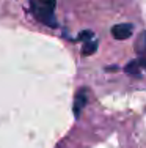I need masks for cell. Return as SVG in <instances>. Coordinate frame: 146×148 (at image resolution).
I'll return each instance as SVG.
<instances>
[{"mask_svg": "<svg viewBox=\"0 0 146 148\" xmlns=\"http://www.w3.org/2000/svg\"><path fill=\"white\" fill-rule=\"evenodd\" d=\"M137 52H138V62H140L141 68L146 69V33L140 35V40L137 43Z\"/></svg>", "mask_w": 146, "mask_h": 148, "instance_id": "277c9868", "label": "cell"}, {"mask_svg": "<svg viewBox=\"0 0 146 148\" xmlns=\"http://www.w3.org/2000/svg\"><path fill=\"white\" fill-rule=\"evenodd\" d=\"M94 36V33H93L91 30H85V32H80L79 33V38L77 40H85V41H91V38Z\"/></svg>", "mask_w": 146, "mask_h": 148, "instance_id": "ba28073f", "label": "cell"}, {"mask_svg": "<svg viewBox=\"0 0 146 148\" xmlns=\"http://www.w3.org/2000/svg\"><path fill=\"white\" fill-rule=\"evenodd\" d=\"M33 5H38V6H43V8H47V10H55V5H57V0H30Z\"/></svg>", "mask_w": 146, "mask_h": 148, "instance_id": "52a82bcc", "label": "cell"}, {"mask_svg": "<svg viewBox=\"0 0 146 148\" xmlns=\"http://www.w3.org/2000/svg\"><path fill=\"white\" fill-rule=\"evenodd\" d=\"M96 51H97V41H94V40H91V41H86V43L83 44L82 55H85V57H88V55H93Z\"/></svg>", "mask_w": 146, "mask_h": 148, "instance_id": "8992f818", "label": "cell"}, {"mask_svg": "<svg viewBox=\"0 0 146 148\" xmlns=\"http://www.w3.org/2000/svg\"><path fill=\"white\" fill-rule=\"evenodd\" d=\"M88 103V91L85 88H80L75 95V99H74V106H72V110H74L75 118L80 117V112L83 110V107Z\"/></svg>", "mask_w": 146, "mask_h": 148, "instance_id": "3957f363", "label": "cell"}, {"mask_svg": "<svg viewBox=\"0 0 146 148\" xmlns=\"http://www.w3.org/2000/svg\"><path fill=\"white\" fill-rule=\"evenodd\" d=\"M32 11H33V16L36 17L41 24L50 27V29H55V27H57V19H55L52 10L43 8V6H38V5H33L32 3Z\"/></svg>", "mask_w": 146, "mask_h": 148, "instance_id": "6da1fadb", "label": "cell"}, {"mask_svg": "<svg viewBox=\"0 0 146 148\" xmlns=\"http://www.w3.org/2000/svg\"><path fill=\"white\" fill-rule=\"evenodd\" d=\"M134 33V25L129 22L124 24H116L112 27V35L115 40H129Z\"/></svg>", "mask_w": 146, "mask_h": 148, "instance_id": "7a4b0ae2", "label": "cell"}, {"mask_svg": "<svg viewBox=\"0 0 146 148\" xmlns=\"http://www.w3.org/2000/svg\"><path fill=\"white\" fill-rule=\"evenodd\" d=\"M140 62L138 60H132L129 65L126 66V73L129 74V76H135V77H140Z\"/></svg>", "mask_w": 146, "mask_h": 148, "instance_id": "5b68a950", "label": "cell"}]
</instances>
